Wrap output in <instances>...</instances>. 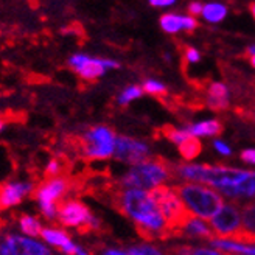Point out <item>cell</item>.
I'll return each mask as SVG.
<instances>
[{"label":"cell","instance_id":"obj_29","mask_svg":"<svg viewBox=\"0 0 255 255\" xmlns=\"http://www.w3.org/2000/svg\"><path fill=\"white\" fill-rule=\"evenodd\" d=\"M45 174L50 179V177H56L61 176V163L56 159H52L47 163V168H45Z\"/></svg>","mask_w":255,"mask_h":255},{"label":"cell","instance_id":"obj_23","mask_svg":"<svg viewBox=\"0 0 255 255\" xmlns=\"http://www.w3.org/2000/svg\"><path fill=\"white\" fill-rule=\"evenodd\" d=\"M227 14V8L221 3H207L202 8V17L207 22H220L226 17Z\"/></svg>","mask_w":255,"mask_h":255},{"label":"cell","instance_id":"obj_17","mask_svg":"<svg viewBox=\"0 0 255 255\" xmlns=\"http://www.w3.org/2000/svg\"><path fill=\"white\" fill-rule=\"evenodd\" d=\"M224 123L218 119L213 120H207V122H199L195 125H188L187 131L195 135V137H201V135H207V137H215V135H221L224 132Z\"/></svg>","mask_w":255,"mask_h":255},{"label":"cell","instance_id":"obj_41","mask_svg":"<svg viewBox=\"0 0 255 255\" xmlns=\"http://www.w3.org/2000/svg\"><path fill=\"white\" fill-rule=\"evenodd\" d=\"M53 255H55V254H53Z\"/></svg>","mask_w":255,"mask_h":255},{"label":"cell","instance_id":"obj_12","mask_svg":"<svg viewBox=\"0 0 255 255\" xmlns=\"http://www.w3.org/2000/svg\"><path fill=\"white\" fill-rule=\"evenodd\" d=\"M41 240L50 249H56L61 255H76V252L80 249V245L75 243L66 229L56 226L42 227Z\"/></svg>","mask_w":255,"mask_h":255},{"label":"cell","instance_id":"obj_15","mask_svg":"<svg viewBox=\"0 0 255 255\" xmlns=\"http://www.w3.org/2000/svg\"><path fill=\"white\" fill-rule=\"evenodd\" d=\"M206 106L213 112H224L231 109V94L226 84L218 81H210L206 87Z\"/></svg>","mask_w":255,"mask_h":255},{"label":"cell","instance_id":"obj_10","mask_svg":"<svg viewBox=\"0 0 255 255\" xmlns=\"http://www.w3.org/2000/svg\"><path fill=\"white\" fill-rule=\"evenodd\" d=\"M0 255H53L45 243L22 234H5L0 237Z\"/></svg>","mask_w":255,"mask_h":255},{"label":"cell","instance_id":"obj_2","mask_svg":"<svg viewBox=\"0 0 255 255\" xmlns=\"http://www.w3.org/2000/svg\"><path fill=\"white\" fill-rule=\"evenodd\" d=\"M171 179H176L174 163L162 157H151L128 170L119 179V185L120 188L151 191L160 185H167Z\"/></svg>","mask_w":255,"mask_h":255},{"label":"cell","instance_id":"obj_35","mask_svg":"<svg viewBox=\"0 0 255 255\" xmlns=\"http://www.w3.org/2000/svg\"><path fill=\"white\" fill-rule=\"evenodd\" d=\"M100 255H128L126 251L119 249V248H105L100 252Z\"/></svg>","mask_w":255,"mask_h":255},{"label":"cell","instance_id":"obj_19","mask_svg":"<svg viewBox=\"0 0 255 255\" xmlns=\"http://www.w3.org/2000/svg\"><path fill=\"white\" fill-rule=\"evenodd\" d=\"M210 245L216 248L218 251H226L227 254H245V255H255V246H246V245H238L229 240H218L215 238L210 241Z\"/></svg>","mask_w":255,"mask_h":255},{"label":"cell","instance_id":"obj_5","mask_svg":"<svg viewBox=\"0 0 255 255\" xmlns=\"http://www.w3.org/2000/svg\"><path fill=\"white\" fill-rule=\"evenodd\" d=\"M117 134L106 125L89 128L81 138L83 152L91 160H106L114 156Z\"/></svg>","mask_w":255,"mask_h":255},{"label":"cell","instance_id":"obj_21","mask_svg":"<svg viewBox=\"0 0 255 255\" xmlns=\"http://www.w3.org/2000/svg\"><path fill=\"white\" fill-rule=\"evenodd\" d=\"M159 23L165 33L174 34L184 28V16L176 14V12H165V14L160 16Z\"/></svg>","mask_w":255,"mask_h":255},{"label":"cell","instance_id":"obj_38","mask_svg":"<svg viewBox=\"0 0 255 255\" xmlns=\"http://www.w3.org/2000/svg\"><path fill=\"white\" fill-rule=\"evenodd\" d=\"M249 62H251V66H252V67H255V55L249 58Z\"/></svg>","mask_w":255,"mask_h":255},{"label":"cell","instance_id":"obj_26","mask_svg":"<svg viewBox=\"0 0 255 255\" xmlns=\"http://www.w3.org/2000/svg\"><path fill=\"white\" fill-rule=\"evenodd\" d=\"M181 58H182V70L187 75V69H188V64H196L201 61V53L195 47L182 44L181 47Z\"/></svg>","mask_w":255,"mask_h":255},{"label":"cell","instance_id":"obj_24","mask_svg":"<svg viewBox=\"0 0 255 255\" xmlns=\"http://www.w3.org/2000/svg\"><path fill=\"white\" fill-rule=\"evenodd\" d=\"M142 95H143V89H142V86L131 84V86L125 87L123 91L119 94V97H117V103H119L120 106H128V105L131 103V101L140 98Z\"/></svg>","mask_w":255,"mask_h":255},{"label":"cell","instance_id":"obj_33","mask_svg":"<svg viewBox=\"0 0 255 255\" xmlns=\"http://www.w3.org/2000/svg\"><path fill=\"white\" fill-rule=\"evenodd\" d=\"M241 160L249 163V165H255V149H245L241 151Z\"/></svg>","mask_w":255,"mask_h":255},{"label":"cell","instance_id":"obj_18","mask_svg":"<svg viewBox=\"0 0 255 255\" xmlns=\"http://www.w3.org/2000/svg\"><path fill=\"white\" fill-rule=\"evenodd\" d=\"M17 226L22 235L28 237V238H39L42 232V221L39 218H36L34 215L30 213H23L19 216Z\"/></svg>","mask_w":255,"mask_h":255},{"label":"cell","instance_id":"obj_36","mask_svg":"<svg viewBox=\"0 0 255 255\" xmlns=\"http://www.w3.org/2000/svg\"><path fill=\"white\" fill-rule=\"evenodd\" d=\"M76 255H92V254L89 252V251H86L84 248H81V246H80V249H78V252H76Z\"/></svg>","mask_w":255,"mask_h":255},{"label":"cell","instance_id":"obj_34","mask_svg":"<svg viewBox=\"0 0 255 255\" xmlns=\"http://www.w3.org/2000/svg\"><path fill=\"white\" fill-rule=\"evenodd\" d=\"M176 2L174 0H151L149 5L154 6V8H168V6H173Z\"/></svg>","mask_w":255,"mask_h":255},{"label":"cell","instance_id":"obj_31","mask_svg":"<svg viewBox=\"0 0 255 255\" xmlns=\"http://www.w3.org/2000/svg\"><path fill=\"white\" fill-rule=\"evenodd\" d=\"M202 8H204V5L201 2H191V3H188L187 11H188L190 17L195 19V17H198V16L202 14Z\"/></svg>","mask_w":255,"mask_h":255},{"label":"cell","instance_id":"obj_13","mask_svg":"<svg viewBox=\"0 0 255 255\" xmlns=\"http://www.w3.org/2000/svg\"><path fill=\"white\" fill-rule=\"evenodd\" d=\"M34 191V184L28 181H8L0 187V210L16 207Z\"/></svg>","mask_w":255,"mask_h":255},{"label":"cell","instance_id":"obj_14","mask_svg":"<svg viewBox=\"0 0 255 255\" xmlns=\"http://www.w3.org/2000/svg\"><path fill=\"white\" fill-rule=\"evenodd\" d=\"M241 212V232L232 240L234 243L252 246L255 245V201L240 206Z\"/></svg>","mask_w":255,"mask_h":255},{"label":"cell","instance_id":"obj_27","mask_svg":"<svg viewBox=\"0 0 255 255\" xmlns=\"http://www.w3.org/2000/svg\"><path fill=\"white\" fill-rule=\"evenodd\" d=\"M142 89H143V94H148V95H152V97H157V98H162L165 95H168V89L165 84H162L160 81L157 80H145L143 84H142Z\"/></svg>","mask_w":255,"mask_h":255},{"label":"cell","instance_id":"obj_7","mask_svg":"<svg viewBox=\"0 0 255 255\" xmlns=\"http://www.w3.org/2000/svg\"><path fill=\"white\" fill-rule=\"evenodd\" d=\"M56 221L62 227L86 229V231H98L101 221L92 213L86 204L80 199H66L58 206Z\"/></svg>","mask_w":255,"mask_h":255},{"label":"cell","instance_id":"obj_3","mask_svg":"<svg viewBox=\"0 0 255 255\" xmlns=\"http://www.w3.org/2000/svg\"><path fill=\"white\" fill-rule=\"evenodd\" d=\"M173 188L187 210L193 216L196 215L199 220H212L224 206V198L210 187L195 182H182Z\"/></svg>","mask_w":255,"mask_h":255},{"label":"cell","instance_id":"obj_39","mask_svg":"<svg viewBox=\"0 0 255 255\" xmlns=\"http://www.w3.org/2000/svg\"><path fill=\"white\" fill-rule=\"evenodd\" d=\"M3 128H5V123H3L2 120H0V132H2V131H3Z\"/></svg>","mask_w":255,"mask_h":255},{"label":"cell","instance_id":"obj_8","mask_svg":"<svg viewBox=\"0 0 255 255\" xmlns=\"http://www.w3.org/2000/svg\"><path fill=\"white\" fill-rule=\"evenodd\" d=\"M69 67L86 81H95L109 70L120 69V62L108 58H95L86 53H73L67 59Z\"/></svg>","mask_w":255,"mask_h":255},{"label":"cell","instance_id":"obj_4","mask_svg":"<svg viewBox=\"0 0 255 255\" xmlns=\"http://www.w3.org/2000/svg\"><path fill=\"white\" fill-rule=\"evenodd\" d=\"M149 195L154 199L165 223H167L168 237L179 238L181 231L185 227V224L193 218V215L187 210L181 198L177 196L174 188L170 185H160L154 190H151Z\"/></svg>","mask_w":255,"mask_h":255},{"label":"cell","instance_id":"obj_20","mask_svg":"<svg viewBox=\"0 0 255 255\" xmlns=\"http://www.w3.org/2000/svg\"><path fill=\"white\" fill-rule=\"evenodd\" d=\"M177 149H179V154L182 156L184 160H193L202 152V142L198 137L190 135L185 142H182L177 146Z\"/></svg>","mask_w":255,"mask_h":255},{"label":"cell","instance_id":"obj_40","mask_svg":"<svg viewBox=\"0 0 255 255\" xmlns=\"http://www.w3.org/2000/svg\"><path fill=\"white\" fill-rule=\"evenodd\" d=\"M226 255H238V254H226Z\"/></svg>","mask_w":255,"mask_h":255},{"label":"cell","instance_id":"obj_25","mask_svg":"<svg viewBox=\"0 0 255 255\" xmlns=\"http://www.w3.org/2000/svg\"><path fill=\"white\" fill-rule=\"evenodd\" d=\"M128 255H167V252H163L160 248L151 245V243H138L131 248H128L126 251Z\"/></svg>","mask_w":255,"mask_h":255},{"label":"cell","instance_id":"obj_37","mask_svg":"<svg viewBox=\"0 0 255 255\" xmlns=\"http://www.w3.org/2000/svg\"><path fill=\"white\" fill-rule=\"evenodd\" d=\"M249 11H251V14H252V17L255 19V2L249 3Z\"/></svg>","mask_w":255,"mask_h":255},{"label":"cell","instance_id":"obj_30","mask_svg":"<svg viewBox=\"0 0 255 255\" xmlns=\"http://www.w3.org/2000/svg\"><path fill=\"white\" fill-rule=\"evenodd\" d=\"M187 255H226L220 251H213V249H207V248H188V254Z\"/></svg>","mask_w":255,"mask_h":255},{"label":"cell","instance_id":"obj_32","mask_svg":"<svg viewBox=\"0 0 255 255\" xmlns=\"http://www.w3.org/2000/svg\"><path fill=\"white\" fill-rule=\"evenodd\" d=\"M213 146H215V149L218 151L220 154H223V156H231V154H232V148L229 146L227 143L221 142V140H215V142H213Z\"/></svg>","mask_w":255,"mask_h":255},{"label":"cell","instance_id":"obj_28","mask_svg":"<svg viewBox=\"0 0 255 255\" xmlns=\"http://www.w3.org/2000/svg\"><path fill=\"white\" fill-rule=\"evenodd\" d=\"M234 112L237 114L238 117L243 119V120L251 122V123L255 125V105H254V106H240V105H238V106L234 109Z\"/></svg>","mask_w":255,"mask_h":255},{"label":"cell","instance_id":"obj_11","mask_svg":"<svg viewBox=\"0 0 255 255\" xmlns=\"http://www.w3.org/2000/svg\"><path fill=\"white\" fill-rule=\"evenodd\" d=\"M112 157L117 162L134 167V165H138L151 159V149L145 142L138 138L129 135H117L116 149H114Z\"/></svg>","mask_w":255,"mask_h":255},{"label":"cell","instance_id":"obj_22","mask_svg":"<svg viewBox=\"0 0 255 255\" xmlns=\"http://www.w3.org/2000/svg\"><path fill=\"white\" fill-rule=\"evenodd\" d=\"M159 132H160L162 137L170 140L171 143H174L177 146H179L182 142H185V140L191 135L187 129H179V128H176L173 125H165V126H162L160 129H159Z\"/></svg>","mask_w":255,"mask_h":255},{"label":"cell","instance_id":"obj_6","mask_svg":"<svg viewBox=\"0 0 255 255\" xmlns=\"http://www.w3.org/2000/svg\"><path fill=\"white\" fill-rule=\"evenodd\" d=\"M69 191V181L64 176L50 177L34 190V199L41 215L47 221H55L58 216V206Z\"/></svg>","mask_w":255,"mask_h":255},{"label":"cell","instance_id":"obj_1","mask_svg":"<svg viewBox=\"0 0 255 255\" xmlns=\"http://www.w3.org/2000/svg\"><path fill=\"white\" fill-rule=\"evenodd\" d=\"M117 209L137 227L145 241L168 240V229L163 216L151 198L149 191L137 188H120L116 193Z\"/></svg>","mask_w":255,"mask_h":255},{"label":"cell","instance_id":"obj_16","mask_svg":"<svg viewBox=\"0 0 255 255\" xmlns=\"http://www.w3.org/2000/svg\"><path fill=\"white\" fill-rule=\"evenodd\" d=\"M179 238H188V240H202V241H213L215 235L212 232L210 226H207L202 220L199 218H191L185 227L181 231V237Z\"/></svg>","mask_w":255,"mask_h":255},{"label":"cell","instance_id":"obj_9","mask_svg":"<svg viewBox=\"0 0 255 255\" xmlns=\"http://www.w3.org/2000/svg\"><path fill=\"white\" fill-rule=\"evenodd\" d=\"M210 229L215 238L232 241L241 232V212L238 204H224L210 220Z\"/></svg>","mask_w":255,"mask_h":255}]
</instances>
